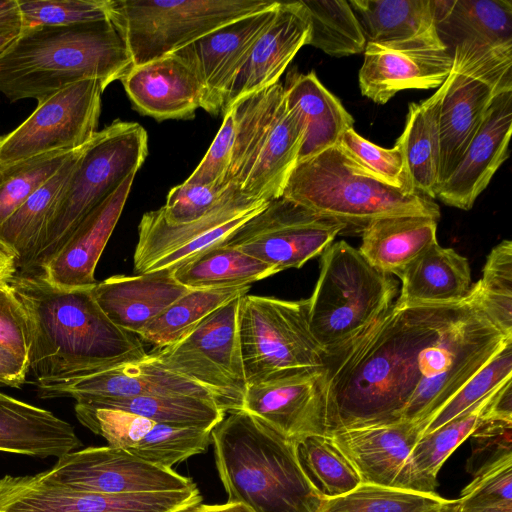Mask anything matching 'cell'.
<instances>
[{
    "label": "cell",
    "mask_w": 512,
    "mask_h": 512,
    "mask_svg": "<svg viewBox=\"0 0 512 512\" xmlns=\"http://www.w3.org/2000/svg\"><path fill=\"white\" fill-rule=\"evenodd\" d=\"M249 290L250 285L189 290L146 325L138 336L154 349L173 344L209 314Z\"/></svg>",
    "instance_id": "39"
},
{
    "label": "cell",
    "mask_w": 512,
    "mask_h": 512,
    "mask_svg": "<svg viewBox=\"0 0 512 512\" xmlns=\"http://www.w3.org/2000/svg\"><path fill=\"white\" fill-rule=\"evenodd\" d=\"M23 31L18 0H0V36L18 37Z\"/></svg>",
    "instance_id": "56"
},
{
    "label": "cell",
    "mask_w": 512,
    "mask_h": 512,
    "mask_svg": "<svg viewBox=\"0 0 512 512\" xmlns=\"http://www.w3.org/2000/svg\"><path fill=\"white\" fill-rule=\"evenodd\" d=\"M179 512H252L243 504L229 502L223 504H196Z\"/></svg>",
    "instance_id": "58"
},
{
    "label": "cell",
    "mask_w": 512,
    "mask_h": 512,
    "mask_svg": "<svg viewBox=\"0 0 512 512\" xmlns=\"http://www.w3.org/2000/svg\"><path fill=\"white\" fill-rule=\"evenodd\" d=\"M2 386H3V384L0 383V387H2Z\"/></svg>",
    "instance_id": "62"
},
{
    "label": "cell",
    "mask_w": 512,
    "mask_h": 512,
    "mask_svg": "<svg viewBox=\"0 0 512 512\" xmlns=\"http://www.w3.org/2000/svg\"><path fill=\"white\" fill-rule=\"evenodd\" d=\"M444 90L445 83L426 100L410 104L403 132L396 141L412 188L431 199L436 197L439 185L438 114Z\"/></svg>",
    "instance_id": "34"
},
{
    "label": "cell",
    "mask_w": 512,
    "mask_h": 512,
    "mask_svg": "<svg viewBox=\"0 0 512 512\" xmlns=\"http://www.w3.org/2000/svg\"><path fill=\"white\" fill-rule=\"evenodd\" d=\"M460 502L456 500H446L441 506L430 512H459Z\"/></svg>",
    "instance_id": "60"
},
{
    "label": "cell",
    "mask_w": 512,
    "mask_h": 512,
    "mask_svg": "<svg viewBox=\"0 0 512 512\" xmlns=\"http://www.w3.org/2000/svg\"><path fill=\"white\" fill-rule=\"evenodd\" d=\"M211 442L227 501L252 512H321L326 499L304 474L295 442L260 419L228 412L212 429Z\"/></svg>",
    "instance_id": "3"
},
{
    "label": "cell",
    "mask_w": 512,
    "mask_h": 512,
    "mask_svg": "<svg viewBox=\"0 0 512 512\" xmlns=\"http://www.w3.org/2000/svg\"><path fill=\"white\" fill-rule=\"evenodd\" d=\"M278 1L261 12L223 25L176 51L196 73L204 90L203 109L223 113L230 86L258 37L274 17Z\"/></svg>",
    "instance_id": "18"
},
{
    "label": "cell",
    "mask_w": 512,
    "mask_h": 512,
    "mask_svg": "<svg viewBox=\"0 0 512 512\" xmlns=\"http://www.w3.org/2000/svg\"><path fill=\"white\" fill-rule=\"evenodd\" d=\"M172 273L189 290L246 286L277 274L271 266L222 242L179 263Z\"/></svg>",
    "instance_id": "36"
},
{
    "label": "cell",
    "mask_w": 512,
    "mask_h": 512,
    "mask_svg": "<svg viewBox=\"0 0 512 512\" xmlns=\"http://www.w3.org/2000/svg\"><path fill=\"white\" fill-rule=\"evenodd\" d=\"M268 202L234 188L201 218L179 225L167 223L157 210L143 214L133 256L134 272L173 269L202 250L221 242Z\"/></svg>",
    "instance_id": "13"
},
{
    "label": "cell",
    "mask_w": 512,
    "mask_h": 512,
    "mask_svg": "<svg viewBox=\"0 0 512 512\" xmlns=\"http://www.w3.org/2000/svg\"><path fill=\"white\" fill-rule=\"evenodd\" d=\"M308 302L271 296L240 298L238 338L248 385L322 370L324 353L307 319Z\"/></svg>",
    "instance_id": "8"
},
{
    "label": "cell",
    "mask_w": 512,
    "mask_h": 512,
    "mask_svg": "<svg viewBox=\"0 0 512 512\" xmlns=\"http://www.w3.org/2000/svg\"><path fill=\"white\" fill-rule=\"evenodd\" d=\"M17 271L16 255L0 243V283L8 282Z\"/></svg>",
    "instance_id": "57"
},
{
    "label": "cell",
    "mask_w": 512,
    "mask_h": 512,
    "mask_svg": "<svg viewBox=\"0 0 512 512\" xmlns=\"http://www.w3.org/2000/svg\"><path fill=\"white\" fill-rule=\"evenodd\" d=\"M0 345L28 360L30 346L28 315L8 282L0 283Z\"/></svg>",
    "instance_id": "53"
},
{
    "label": "cell",
    "mask_w": 512,
    "mask_h": 512,
    "mask_svg": "<svg viewBox=\"0 0 512 512\" xmlns=\"http://www.w3.org/2000/svg\"><path fill=\"white\" fill-rule=\"evenodd\" d=\"M241 297L219 307L175 343L146 355L203 387L225 413L242 410L247 389L238 338Z\"/></svg>",
    "instance_id": "10"
},
{
    "label": "cell",
    "mask_w": 512,
    "mask_h": 512,
    "mask_svg": "<svg viewBox=\"0 0 512 512\" xmlns=\"http://www.w3.org/2000/svg\"><path fill=\"white\" fill-rule=\"evenodd\" d=\"M85 145L75 149L63 166L0 225V243L16 255L18 271L25 268L34 252Z\"/></svg>",
    "instance_id": "35"
},
{
    "label": "cell",
    "mask_w": 512,
    "mask_h": 512,
    "mask_svg": "<svg viewBox=\"0 0 512 512\" xmlns=\"http://www.w3.org/2000/svg\"><path fill=\"white\" fill-rule=\"evenodd\" d=\"M422 433L419 424L400 421L341 430L330 436L361 483L393 487Z\"/></svg>",
    "instance_id": "25"
},
{
    "label": "cell",
    "mask_w": 512,
    "mask_h": 512,
    "mask_svg": "<svg viewBox=\"0 0 512 512\" xmlns=\"http://www.w3.org/2000/svg\"><path fill=\"white\" fill-rule=\"evenodd\" d=\"M512 378V339L482 367L464 386L430 419L423 430L431 432L473 406L508 379Z\"/></svg>",
    "instance_id": "46"
},
{
    "label": "cell",
    "mask_w": 512,
    "mask_h": 512,
    "mask_svg": "<svg viewBox=\"0 0 512 512\" xmlns=\"http://www.w3.org/2000/svg\"><path fill=\"white\" fill-rule=\"evenodd\" d=\"M486 408V407H485ZM512 421L482 416L479 424L469 436L472 440V453L467 469L473 475L493 463L512 456Z\"/></svg>",
    "instance_id": "51"
},
{
    "label": "cell",
    "mask_w": 512,
    "mask_h": 512,
    "mask_svg": "<svg viewBox=\"0 0 512 512\" xmlns=\"http://www.w3.org/2000/svg\"><path fill=\"white\" fill-rule=\"evenodd\" d=\"M8 284L28 315V364L35 385L74 379L146 357L143 341L105 315L92 288L59 289L35 271H17Z\"/></svg>",
    "instance_id": "1"
},
{
    "label": "cell",
    "mask_w": 512,
    "mask_h": 512,
    "mask_svg": "<svg viewBox=\"0 0 512 512\" xmlns=\"http://www.w3.org/2000/svg\"><path fill=\"white\" fill-rule=\"evenodd\" d=\"M223 116L222 125L209 149L184 182L189 184L228 185L226 179L233 150L235 120L231 108L227 109Z\"/></svg>",
    "instance_id": "52"
},
{
    "label": "cell",
    "mask_w": 512,
    "mask_h": 512,
    "mask_svg": "<svg viewBox=\"0 0 512 512\" xmlns=\"http://www.w3.org/2000/svg\"><path fill=\"white\" fill-rule=\"evenodd\" d=\"M446 500L436 493L361 483L344 495L326 499L321 512H430Z\"/></svg>",
    "instance_id": "43"
},
{
    "label": "cell",
    "mask_w": 512,
    "mask_h": 512,
    "mask_svg": "<svg viewBox=\"0 0 512 512\" xmlns=\"http://www.w3.org/2000/svg\"><path fill=\"white\" fill-rule=\"evenodd\" d=\"M104 90L100 81L86 79L38 102L21 125L0 137V166L84 146L98 131Z\"/></svg>",
    "instance_id": "12"
},
{
    "label": "cell",
    "mask_w": 512,
    "mask_h": 512,
    "mask_svg": "<svg viewBox=\"0 0 512 512\" xmlns=\"http://www.w3.org/2000/svg\"><path fill=\"white\" fill-rule=\"evenodd\" d=\"M435 27L447 49L470 43L512 46L511 0H432Z\"/></svg>",
    "instance_id": "29"
},
{
    "label": "cell",
    "mask_w": 512,
    "mask_h": 512,
    "mask_svg": "<svg viewBox=\"0 0 512 512\" xmlns=\"http://www.w3.org/2000/svg\"><path fill=\"white\" fill-rule=\"evenodd\" d=\"M304 133L301 119L283 97L240 192L266 202L281 197L298 162Z\"/></svg>",
    "instance_id": "30"
},
{
    "label": "cell",
    "mask_w": 512,
    "mask_h": 512,
    "mask_svg": "<svg viewBox=\"0 0 512 512\" xmlns=\"http://www.w3.org/2000/svg\"><path fill=\"white\" fill-rule=\"evenodd\" d=\"M437 222L422 216L376 220L362 231L358 250L376 269L399 277L411 262L437 243Z\"/></svg>",
    "instance_id": "31"
},
{
    "label": "cell",
    "mask_w": 512,
    "mask_h": 512,
    "mask_svg": "<svg viewBox=\"0 0 512 512\" xmlns=\"http://www.w3.org/2000/svg\"><path fill=\"white\" fill-rule=\"evenodd\" d=\"M281 196L340 223L343 233L361 234L383 218L441 216L433 199L388 184L338 144L297 162Z\"/></svg>",
    "instance_id": "4"
},
{
    "label": "cell",
    "mask_w": 512,
    "mask_h": 512,
    "mask_svg": "<svg viewBox=\"0 0 512 512\" xmlns=\"http://www.w3.org/2000/svg\"><path fill=\"white\" fill-rule=\"evenodd\" d=\"M299 464L325 499L344 495L361 484L350 461L328 435H309L295 442Z\"/></svg>",
    "instance_id": "41"
},
{
    "label": "cell",
    "mask_w": 512,
    "mask_h": 512,
    "mask_svg": "<svg viewBox=\"0 0 512 512\" xmlns=\"http://www.w3.org/2000/svg\"><path fill=\"white\" fill-rule=\"evenodd\" d=\"M512 90L494 97L485 117L453 172L438 186L445 205L470 210L509 156Z\"/></svg>",
    "instance_id": "19"
},
{
    "label": "cell",
    "mask_w": 512,
    "mask_h": 512,
    "mask_svg": "<svg viewBox=\"0 0 512 512\" xmlns=\"http://www.w3.org/2000/svg\"><path fill=\"white\" fill-rule=\"evenodd\" d=\"M397 282L345 241L320 255V272L307 299L310 332L324 355L346 345L393 304Z\"/></svg>",
    "instance_id": "6"
},
{
    "label": "cell",
    "mask_w": 512,
    "mask_h": 512,
    "mask_svg": "<svg viewBox=\"0 0 512 512\" xmlns=\"http://www.w3.org/2000/svg\"><path fill=\"white\" fill-rule=\"evenodd\" d=\"M234 188L238 187L233 184L204 185L183 182L169 191L165 205L158 212L169 224L189 223L208 213Z\"/></svg>",
    "instance_id": "50"
},
{
    "label": "cell",
    "mask_w": 512,
    "mask_h": 512,
    "mask_svg": "<svg viewBox=\"0 0 512 512\" xmlns=\"http://www.w3.org/2000/svg\"><path fill=\"white\" fill-rule=\"evenodd\" d=\"M272 0H108L109 19L124 39L133 65L193 43L234 20L273 6Z\"/></svg>",
    "instance_id": "7"
},
{
    "label": "cell",
    "mask_w": 512,
    "mask_h": 512,
    "mask_svg": "<svg viewBox=\"0 0 512 512\" xmlns=\"http://www.w3.org/2000/svg\"><path fill=\"white\" fill-rule=\"evenodd\" d=\"M40 398L86 402L107 398L186 395L212 400L203 387L145 357L74 379L36 385Z\"/></svg>",
    "instance_id": "20"
},
{
    "label": "cell",
    "mask_w": 512,
    "mask_h": 512,
    "mask_svg": "<svg viewBox=\"0 0 512 512\" xmlns=\"http://www.w3.org/2000/svg\"><path fill=\"white\" fill-rule=\"evenodd\" d=\"M284 101L299 116L305 129L298 162L338 144L344 132L353 128L352 115L314 71L290 73L284 87Z\"/></svg>",
    "instance_id": "27"
},
{
    "label": "cell",
    "mask_w": 512,
    "mask_h": 512,
    "mask_svg": "<svg viewBox=\"0 0 512 512\" xmlns=\"http://www.w3.org/2000/svg\"><path fill=\"white\" fill-rule=\"evenodd\" d=\"M343 226L283 196L273 199L221 242L271 266L300 268L321 255Z\"/></svg>",
    "instance_id": "11"
},
{
    "label": "cell",
    "mask_w": 512,
    "mask_h": 512,
    "mask_svg": "<svg viewBox=\"0 0 512 512\" xmlns=\"http://www.w3.org/2000/svg\"><path fill=\"white\" fill-rule=\"evenodd\" d=\"M399 306L449 305L462 301L471 284L468 260L452 248L435 243L399 276Z\"/></svg>",
    "instance_id": "28"
},
{
    "label": "cell",
    "mask_w": 512,
    "mask_h": 512,
    "mask_svg": "<svg viewBox=\"0 0 512 512\" xmlns=\"http://www.w3.org/2000/svg\"><path fill=\"white\" fill-rule=\"evenodd\" d=\"M29 372L28 360L0 345V383L3 386L21 387Z\"/></svg>",
    "instance_id": "55"
},
{
    "label": "cell",
    "mask_w": 512,
    "mask_h": 512,
    "mask_svg": "<svg viewBox=\"0 0 512 512\" xmlns=\"http://www.w3.org/2000/svg\"><path fill=\"white\" fill-rule=\"evenodd\" d=\"M366 43H443L438 36L432 0H350Z\"/></svg>",
    "instance_id": "33"
},
{
    "label": "cell",
    "mask_w": 512,
    "mask_h": 512,
    "mask_svg": "<svg viewBox=\"0 0 512 512\" xmlns=\"http://www.w3.org/2000/svg\"><path fill=\"white\" fill-rule=\"evenodd\" d=\"M39 473L59 485L105 494L177 491L197 487L190 478L172 468L154 465L128 450L109 445L69 452L59 457L53 467Z\"/></svg>",
    "instance_id": "15"
},
{
    "label": "cell",
    "mask_w": 512,
    "mask_h": 512,
    "mask_svg": "<svg viewBox=\"0 0 512 512\" xmlns=\"http://www.w3.org/2000/svg\"><path fill=\"white\" fill-rule=\"evenodd\" d=\"M512 500V456L503 458L474 475L462 490L461 505Z\"/></svg>",
    "instance_id": "54"
},
{
    "label": "cell",
    "mask_w": 512,
    "mask_h": 512,
    "mask_svg": "<svg viewBox=\"0 0 512 512\" xmlns=\"http://www.w3.org/2000/svg\"><path fill=\"white\" fill-rule=\"evenodd\" d=\"M14 39V37L0 36V54L12 43Z\"/></svg>",
    "instance_id": "61"
},
{
    "label": "cell",
    "mask_w": 512,
    "mask_h": 512,
    "mask_svg": "<svg viewBox=\"0 0 512 512\" xmlns=\"http://www.w3.org/2000/svg\"><path fill=\"white\" fill-rule=\"evenodd\" d=\"M201 501L197 487L105 494L59 485L40 473L0 478V512H179Z\"/></svg>",
    "instance_id": "14"
},
{
    "label": "cell",
    "mask_w": 512,
    "mask_h": 512,
    "mask_svg": "<svg viewBox=\"0 0 512 512\" xmlns=\"http://www.w3.org/2000/svg\"><path fill=\"white\" fill-rule=\"evenodd\" d=\"M338 145L358 164L388 184L415 191L410 184L403 153L397 143L393 148H383L350 128L341 136Z\"/></svg>",
    "instance_id": "49"
},
{
    "label": "cell",
    "mask_w": 512,
    "mask_h": 512,
    "mask_svg": "<svg viewBox=\"0 0 512 512\" xmlns=\"http://www.w3.org/2000/svg\"><path fill=\"white\" fill-rule=\"evenodd\" d=\"M495 391L437 429L422 434L393 487L426 494L436 493L440 468L452 452L473 433Z\"/></svg>",
    "instance_id": "32"
},
{
    "label": "cell",
    "mask_w": 512,
    "mask_h": 512,
    "mask_svg": "<svg viewBox=\"0 0 512 512\" xmlns=\"http://www.w3.org/2000/svg\"><path fill=\"white\" fill-rule=\"evenodd\" d=\"M459 512H512V500L461 505Z\"/></svg>",
    "instance_id": "59"
},
{
    "label": "cell",
    "mask_w": 512,
    "mask_h": 512,
    "mask_svg": "<svg viewBox=\"0 0 512 512\" xmlns=\"http://www.w3.org/2000/svg\"><path fill=\"white\" fill-rule=\"evenodd\" d=\"M74 150L54 151L0 166V225L63 166Z\"/></svg>",
    "instance_id": "44"
},
{
    "label": "cell",
    "mask_w": 512,
    "mask_h": 512,
    "mask_svg": "<svg viewBox=\"0 0 512 512\" xmlns=\"http://www.w3.org/2000/svg\"><path fill=\"white\" fill-rule=\"evenodd\" d=\"M96 408L117 409L159 424L212 430L225 412L209 399L186 395H150L76 402Z\"/></svg>",
    "instance_id": "38"
},
{
    "label": "cell",
    "mask_w": 512,
    "mask_h": 512,
    "mask_svg": "<svg viewBox=\"0 0 512 512\" xmlns=\"http://www.w3.org/2000/svg\"><path fill=\"white\" fill-rule=\"evenodd\" d=\"M120 81L134 108L158 121L191 119L203 107L204 90L198 76L174 53L132 65Z\"/></svg>",
    "instance_id": "23"
},
{
    "label": "cell",
    "mask_w": 512,
    "mask_h": 512,
    "mask_svg": "<svg viewBox=\"0 0 512 512\" xmlns=\"http://www.w3.org/2000/svg\"><path fill=\"white\" fill-rule=\"evenodd\" d=\"M308 37L309 20L302 1H278L273 19L230 86L222 114L238 99L277 84Z\"/></svg>",
    "instance_id": "22"
},
{
    "label": "cell",
    "mask_w": 512,
    "mask_h": 512,
    "mask_svg": "<svg viewBox=\"0 0 512 512\" xmlns=\"http://www.w3.org/2000/svg\"><path fill=\"white\" fill-rule=\"evenodd\" d=\"M242 410L292 442L328 435L323 369L248 385Z\"/></svg>",
    "instance_id": "17"
},
{
    "label": "cell",
    "mask_w": 512,
    "mask_h": 512,
    "mask_svg": "<svg viewBox=\"0 0 512 512\" xmlns=\"http://www.w3.org/2000/svg\"><path fill=\"white\" fill-rule=\"evenodd\" d=\"M309 20L307 45L342 57L364 51L366 40L348 1L301 0Z\"/></svg>",
    "instance_id": "40"
},
{
    "label": "cell",
    "mask_w": 512,
    "mask_h": 512,
    "mask_svg": "<svg viewBox=\"0 0 512 512\" xmlns=\"http://www.w3.org/2000/svg\"><path fill=\"white\" fill-rule=\"evenodd\" d=\"M451 53L453 65L438 114L439 185L460 162L494 97L512 90V46L462 43Z\"/></svg>",
    "instance_id": "9"
},
{
    "label": "cell",
    "mask_w": 512,
    "mask_h": 512,
    "mask_svg": "<svg viewBox=\"0 0 512 512\" xmlns=\"http://www.w3.org/2000/svg\"><path fill=\"white\" fill-rule=\"evenodd\" d=\"M75 414L83 426L106 439L109 446L125 450L134 447L155 424L125 411L79 403L75 404Z\"/></svg>",
    "instance_id": "48"
},
{
    "label": "cell",
    "mask_w": 512,
    "mask_h": 512,
    "mask_svg": "<svg viewBox=\"0 0 512 512\" xmlns=\"http://www.w3.org/2000/svg\"><path fill=\"white\" fill-rule=\"evenodd\" d=\"M135 175L129 176L78 224L58 252L39 272L63 290L92 288L95 269L130 194Z\"/></svg>",
    "instance_id": "21"
},
{
    "label": "cell",
    "mask_w": 512,
    "mask_h": 512,
    "mask_svg": "<svg viewBox=\"0 0 512 512\" xmlns=\"http://www.w3.org/2000/svg\"><path fill=\"white\" fill-rule=\"evenodd\" d=\"M283 97L284 87L277 83L246 95L229 107L234 114L235 133L227 184L240 190Z\"/></svg>",
    "instance_id": "37"
},
{
    "label": "cell",
    "mask_w": 512,
    "mask_h": 512,
    "mask_svg": "<svg viewBox=\"0 0 512 512\" xmlns=\"http://www.w3.org/2000/svg\"><path fill=\"white\" fill-rule=\"evenodd\" d=\"M18 3L23 30L110 20L108 0H18Z\"/></svg>",
    "instance_id": "47"
},
{
    "label": "cell",
    "mask_w": 512,
    "mask_h": 512,
    "mask_svg": "<svg viewBox=\"0 0 512 512\" xmlns=\"http://www.w3.org/2000/svg\"><path fill=\"white\" fill-rule=\"evenodd\" d=\"M81 446L71 424L46 409L0 392V451L59 458Z\"/></svg>",
    "instance_id": "26"
},
{
    "label": "cell",
    "mask_w": 512,
    "mask_h": 512,
    "mask_svg": "<svg viewBox=\"0 0 512 512\" xmlns=\"http://www.w3.org/2000/svg\"><path fill=\"white\" fill-rule=\"evenodd\" d=\"M468 299L503 334L512 336V242L503 240L487 257L482 278Z\"/></svg>",
    "instance_id": "42"
},
{
    "label": "cell",
    "mask_w": 512,
    "mask_h": 512,
    "mask_svg": "<svg viewBox=\"0 0 512 512\" xmlns=\"http://www.w3.org/2000/svg\"><path fill=\"white\" fill-rule=\"evenodd\" d=\"M188 291L176 281L172 269L114 275L92 287L105 315L119 328L136 335Z\"/></svg>",
    "instance_id": "24"
},
{
    "label": "cell",
    "mask_w": 512,
    "mask_h": 512,
    "mask_svg": "<svg viewBox=\"0 0 512 512\" xmlns=\"http://www.w3.org/2000/svg\"><path fill=\"white\" fill-rule=\"evenodd\" d=\"M363 52L359 87L363 96L378 104L403 90L440 87L453 65V55L443 43H366Z\"/></svg>",
    "instance_id": "16"
},
{
    "label": "cell",
    "mask_w": 512,
    "mask_h": 512,
    "mask_svg": "<svg viewBox=\"0 0 512 512\" xmlns=\"http://www.w3.org/2000/svg\"><path fill=\"white\" fill-rule=\"evenodd\" d=\"M210 429L155 423L152 429L128 451L164 468L203 453L211 443Z\"/></svg>",
    "instance_id": "45"
},
{
    "label": "cell",
    "mask_w": 512,
    "mask_h": 512,
    "mask_svg": "<svg viewBox=\"0 0 512 512\" xmlns=\"http://www.w3.org/2000/svg\"><path fill=\"white\" fill-rule=\"evenodd\" d=\"M127 45L110 20L25 29L0 54V93L37 102L81 80L105 89L132 67Z\"/></svg>",
    "instance_id": "2"
},
{
    "label": "cell",
    "mask_w": 512,
    "mask_h": 512,
    "mask_svg": "<svg viewBox=\"0 0 512 512\" xmlns=\"http://www.w3.org/2000/svg\"><path fill=\"white\" fill-rule=\"evenodd\" d=\"M148 155V135L138 123L115 120L97 131L57 199L39 242L21 272L39 270L83 218L131 175Z\"/></svg>",
    "instance_id": "5"
}]
</instances>
